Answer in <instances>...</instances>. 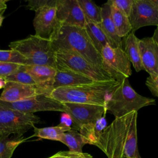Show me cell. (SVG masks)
<instances>
[{
    "instance_id": "e0dca14e",
    "label": "cell",
    "mask_w": 158,
    "mask_h": 158,
    "mask_svg": "<svg viewBox=\"0 0 158 158\" xmlns=\"http://www.w3.org/2000/svg\"><path fill=\"white\" fill-rule=\"evenodd\" d=\"M94 80L80 73L71 71L57 70L54 77L52 88L73 86L93 82Z\"/></svg>"
},
{
    "instance_id": "cb8c5ba5",
    "label": "cell",
    "mask_w": 158,
    "mask_h": 158,
    "mask_svg": "<svg viewBox=\"0 0 158 158\" xmlns=\"http://www.w3.org/2000/svg\"><path fill=\"white\" fill-rule=\"evenodd\" d=\"M33 128L34 134L33 136H36L41 139H46L58 141H59L60 138L64 133L72 129V128L63 127L60 125L40 128L34 127Z\"/></svg>"
},
{
    "instance_id": "7c38bea8",
    "label": "cell",
    "mask_w": 158,
    "mask_h": 158,
    "mask_svg": "<svg viewBox=\"0 0 158 158\" xmlns=\"http://www.w3.org/2000/svg\"><path fill=\"white\" fill-rule=\"evenodd\" d=\"M35 12L33 22L35 35L50 41L60 25L57 19L56 6H46Z\"/></svg>"
},
{
    "instance_id": "4fadbf2b",
    "label": "cell",
    "mask_w": 158,
    "mask_h": 158,
    "mask_svg": "<svg viewBox=\"0 0 158 158\" xmlns=\"http://www.w3.org/2000/svg\"><path fill=\"white\" fill-rule=\"evenodd\" d=\"M56 8L61 25L85 28L86 21L78 0H56Z\"/></svg>"
},
{
    "instance_id": "44dd1931",
    "label": "cell",
    "mask_w": 158,
    "mask_h": 158,
    "mask_svg": "<svg viewBox=\"0 0 158 158\" xmlns=\"http://www.w3.org/2000/svg\"><path fill=\"white\" fill-rule=\"evenodd\" d=\"M106 127V115H104L98 120L83 125L78 131L83 136L87 144L94 146Z\"/></svg>"
},
{
    "instance_id": "30bf717a",
    "label": "cell",
    "mask_w": 158,
    "mask_h": 158,
    "mask_svg": "<svg viewBox=\"0 0 158 158\" xmlns=\"http://www.w3.org/2000/svg\"><path fill=\"white\" fill-rule=\"evenodd\" d=\"M65 112L72 118V129L79 131L81 127L106 115V106L78 103H64Z\"/></svg>"
},
{
    "instance_id": "484cf974",
    "label": "cell",
    "mask_w": 158,
    "mask_h": 158,
    "mask_svg": "<svg viewBox=\"0 0 158 158\" xmlns=\"http://www.w3.org/2000/svg\"><path fill=\"white\" fill-rule=\"evenodd\" d=\"M86 21L96 23L101 22V8L91 0H78Z\"/></svg>"
},
{
    "instance_id": "9c48e42d",
    "label": "cell",
    "mask_w": 158,
    "mask_h": 158,
    "mask_svg": "<svg viewBox=\"0 0 158 158\" xmlns=\"http://www.w3.org/2000/svg\"><path fill=\"white\" fill-rule=\"evenodd\" d=\"M0 106L29 114L40 111L65 112V107L64 104L58 102L50 96L45 94H38L14 102H7L0 100Z\"/></svg>"
},
{
    "instance_id": "f1b7e54d",
    "label": "cell",
    "mask_w": 158,
    "mask_h": 158,
    "mask_svg": "<svg viewBox=\"0 0 158 158\" xmlns=\"http://www.w3.org/2000/svg\"><path fill=\"white\" fill-rule=\"evenodd\" d=\"M109 2L126 16L129 17L133 3V0H109Z\"/></svg>"
},
{
    "instance_id": "9a60e30c",
    "label": "cell",
    "mask_w": 158,
    "mask_h": 158,
    "mask_svg": "<svg viewBox=\"0 0 158 158\" xmlns=\"http://www.w3.org/2000/svg\"><path fill=\"white\" fill-rule=\"evenodd\" d=\"M43 94L35 85H25L9 81L0 96V100L7 102H14Z\"/></svg>"
},
{
    "instance_id": "1f68e13d",
    "label": "cell",
    "mask_w": 158,
    "mask_h": 158,
    "mask_svg": "<svg viewBox=\"0 0 158 158\" xmlns=\"http://www.w3.org/2000/svg\"><path fill=\"white\" fill-rule=\"evenodd\" d=\"M56 0H29L27 7L35 12L46 6H56Z\"/></svg>"
},
{
    "instance_id": "836d02e7",
    "label": "cell",
    "mask_w": 158,
    "mask_h": 158,
    "mask_svg": "<svg viewBox=\"0 0 158 158\" xmlns=\"http://www.w3.org/2000/svg\"><path fill=\"white\" fill-rule=\"evenodd\" d=\"M73 124V122L71 117L66 112H62L60 116V121L59 125L65 127L72 128V125Z\"/></svg>"
},
{
    "instance_id": "52a82bcc",
    "label": "cell",
    "mask_w": 158,
    "mask_h": 158,
    "mask_svg": "<svg viewBox=\"0 0 158 158\" xmlns=\"http://www.w3.org/2000/svg\"><path fill=\"white\" fill-rule=\"evenodd\" d=\"M41 122L34 114L20 112L0 106V130L9 135L22 136L23 134Z\"/></svg>"
},
{
    "instance_id": "ba28073f",
    "label": "cell",
    "mask_w": 158,
    "mask_h": 158,
    "mask_svg": "<svg viewBox=\"0 0 158 158\" xmlns=\"http://www.w3.org/2000/svg\"><path fill=\"white\" fill-rule=\"evenodd\" d=\"M103 69L117 81L128 78L131 75V63L121 47L105 46L101 52Z\"/></svg>"
},
{
    "instance_id": "7a4b0ae2",
    "label": "cell",
    "mask_w": 158,
    "mask_h": 158,
    "mask_svg": "<svg viewBox=\"0 0 158 158\" xmlns=\"http://www.w3.org/2000/svg\"><path fill=\"white\" fill-rule=\"evenodd\" d=\"M50 42L54 52L76 53L91 64L104 69L101 55L94 46L85 28L60 24Z\"/></svg>"
},
{
    "instance_id": "4316f807",
    "label": "cell",
    "mask_w": 158,
    "mask_h": 158,
    "mask_svg": "<svg viewBox=\"0 0 158 158\" xmlns=\"http://www.w3.org/2000/svg\"><path fill=\"white\" fill-rule=\"evenodd\" d=\"M0 62L17 64L19 65H28L27 59L19 52L15 50L0 49Z\"/></svg>"
},
{
    "instance_id": "6da1fadb",
    "label": "cell",
    "mask_w": 158,
    "mask_h": 158,
    "mask_svg": "<svg viewBox=\"0 0 158 158\" xmlns=\"http://www.w3.org/2000/svg\"><path fill=\"white\" fill-rule=\"evenodd\" d=\"M137 111L115 118L94 146L107 158H141L138 149Z\"/></svg>"
},
{
    "instance_id": "ab89813d",
    "label": "cell",
    "mask_w": 158,
    "mask_h": 158,
    "mask_svg": "<svg viewBox=\"0 0 158 158\" xmlns=\"http://www.w3.org/2000/svg\"><path fill=\"white\" fill-rule=\"evenodd\" d=\"M152 2L155 4V5L156 6V7H157V9H158V0H152Z\"/></svg>"
},
{
    "instance_id": "7402d4cb",
    "label": "cell",
    "mask_w": 158,
    "mask_h": 158,
    "mask_svg": "<svg viewBox=\"0 0 158 158\" xmlns=\"http://www.w3.org/2000/svg\"><path fill=\"white\" fill-rule=\"evenodd\" d=\"M107 2L110 4L111 17L118 35L122 38L126 37L132 31L129 17L112 5L109 1Z\"/></svg>"
},
{
    "instance_id": "f546056e",
    "label": "cell",
    "mask_w": 158,
    "mask_h": 158,
    "mask_svg": "<svg viewBox=\"0 0 158 158\" xmlns=\"http://www.w3.org/2000/svg\"><path fill=\"white\" fill-rule=\"evenodd\" d=\"M22 65L0 62V78L5 79L7 77L17 72Z\"/></svg>"
},
{
    "instance_id": "d6a6232c",
    "label": "cell",
    "mask_w": 158,
    "mask_h": 158,
    "mask_svg": "<svg viewBox=\"0 0 158 158\" xmlns=\"http://www.w3.org/2000/svg\"><path fill=\"white\" fill-rule=\"evenodd\" d=\"M145 84L152 95L158 98V76H149Z\"/></svg>"
},
{
    "instance_id": "d4e9b609",
    "label": "cell",
    "mask_w": 158,
    "mask_h": 158,
    "mask_svg": "<svg viewBox=\"0 0 158 158\" xmlns=\"http://www.w3.org/2000/svg\"><path fill=\"white\" fill-rule=\"evenodd\" d=\"M25 140L22 136H18L0 138V158H11L15 149Z\"/></svg>"
},
{
    "instance_id": "83f0119b",
    "label": "cell",
    "mask_w": 158,
    "mask_h": 158,
    "mask_svg": "<svg viewBox=\"0 0 158 158\" xmlns=\"http://www.w3.org/2000/svg\"><path fill=\"white\" fill-rule=\"evenodd\" d=\"M4 80L7 82L11 81L25 85H35V83L31 77L23 68V65H21L20 68L17 72L7 77Z\"/></svg>"
},
{
    "instance_id": "e575fe53",
    "label": "cell",
    "mask_w": 158,
    "mask_h": 158,
    "mask_svg": "<svg viewBox=\"0 0 158 158\" xmlns=\"http://www.w3.org/2000/svg\"><path fill=\"white\" fill-rule=\"evenodd\" d=\"M7 0H0V14H2L4 13L5 10L7 8Z\"/></svg>"
},
{
    "instance_id": "5bb4252c",
    "label": "cell",
    "mask_w": 158,
    "mask_h": 158,
    "mask_svg": "<svg viewBox=\"0 0 158 158\" xmlns=\"http://www.w3.org/2000/svg\"><path fill=\"white\" fill-rule=\"evenodd\" d=\"M24 70L31 77L35 83V86L43 94L50 96L52 91V85L56 69L48 65H23Z\"/></svg>"
},
{
    "instance_id": "3957f363",
    "label": "cell",
    "mask_w": 158,
    "mask_h": 158,
    "mask_svg": "<svg viewBox=\"0 0 158 158\" xmlns=\"http://www.w3.org/2000/svg\"><path fill=\"white\" fill-rule=\"evenodd\" d=\"M119 81H94L73 86L60 87L52 89L50 96L62 104L78 103L106 107V102Z\"/></svg>"
},
{
    "instance_id": "4dcf8cb0",
    "label": "cell",
    "mask_w": 158,
    "mask_h": 158,
    "mask_svg": "<svg viewBox=\"0 0 158 158\" xmlns=\"http://www.w3.org/2000/svg\"><path fill=\"white\" fill-rule=\"evenodd\" d=\"M48 158H93V156L86 152L63 151H59Z\"/></svg>"
},
{
    "instance_id": "277c9868",
    "label": "cell",
    "mask_w": 158,
    "mask_h": 158,
    "mask_svg": "<svg viewBox=\"0 0 158 158\" xmlns=\"http://www.w3.org/2000/svg\"><path fill=\"white\" fill-rule=\"evenodd\" d=\"M156 104V100L138 94L130 85L128 78L119 81L110 93L107 102V111L115 118L127 115L132 111Z\"/></svg>"
},
{
    "instance_id": "8fae6325",
    "label": "cell",
    "mask_w": 158,
    "mask_h": 158,
    "mask_svg": "<svg viewBox=\"0 0 158 158\" xmlns=\"http://www.w3.org/2000/svg\"><path fill=\"white\" fill-rule=\"evenodd\" d=\"M129 20L133 33L143 27L158 26V9L152 0H133Z\"/></svg>"
},
{
    "instance_id": "d6986e66",
    "label": "cell",
    "mask_w": 158,
    "mask_h": 158,
    "mask_svg": "<svg viewBox=\"0 0 158 158\" xmlns=\"http://www.w3.org/2000/svg\"><path fill=\"white\" fill-rule=\"evenodd\" d=\"M101 8V22L100 25L101 28L117 47L122 48V38L118 35L116 31V29L111 17L110 7L109 3L106 2L102 4Z\"/></svg>"
},
{
    "instance_id": "8992f818",
    "label": "cell",
    "mask_w": 158,
    "mask_h": 158,
    "mask_svg": "<svg viewBox=\"0 0 158 158\" xmlns=\"http://www.w3.org/2000/svg\"><path fill=\"white\" fill-rule=\"evenodd\" d=\"M55 62L57 70L73 72L98 81L113 80L105 70L91 64L74 52H56Z\"/></svg>"
},
{
    "instance_id": "8d00e7d4",
    "label": "cell",
    "mask_w": 158,
    "mask_h": 158,
    "mask_svg": "<svg viewBox=\"0 0 158 158\" xmlns=\"http://www.w3.org/2000/svg\"><path fill=\"white\" fill-rule=\"evenodd\" d=\"M6 83L7 81L6 80H4V79L0 78V89H4V88L6 85Z\"/></svg>"
},
{
    "instance_id": "5b68a950",
    "label": "cell",
    "mask_w": 158,
    "mask_h": 158,
    "mask_svg": "<svg viewBox=\"0 0 158 158\" xmlns=\"http://www.w3.org/2000/svg\"><path fill=\"white\" fill-rule=\"evenodd\" d=\"M9 47L21 54L27 59L28 65H48L56 69L55 52L49 40L31 35L10 43Z\"/></svg>"
},
{
    "instance_id": "74e56055",
    "label": "cell",
    "mask_w": 158,
    "mask_h": 158,
    "mask_svg": "<svg viewBox=\"0 0 158 158\" xmlns=\"http://www.w3.org/2000/svg\"><path fill=\"white\" fill-rule=\"evenodd\" d=\"M10 136L9 135H7V133H6L5 132H4L3 131H2L1 130H0V138L2 137V136Z\"/></svg>"
},
{
    "instance_id": "ffe728a7",
    "label": "cell",
    "mask_w": 158,
    "mask_h": 158,
    "mask_svg": "<svg viewBox=\"0 0 158 158\" xmlns=\"http://www.w3.org/2000/svg\"><path fill=\"white\" fill-rule=\"evenodd\" d=\"M139 41L135 33H130L125 40V52L130 63L133 65L136 72L143 70Z\"/></svg>"
},
{
    "instance_id": "f35d334b",
    "label": "cell",
    "mask_w": 158,
    "mask_h": 158,
    "mask_svg": "<svg viewBox=\"0 0 158 158\" xmlns=\"http://www.w3.org/2000/svg\"><path fill=\"white\" fill-rule=\"evenodd\" d=\"M4 19V17L2 14H0V27L2 25V22H3Z\"/></svg>"
},
{
    "instance_id": "ac0fdd59",
    "label": "cell",
    "mask_w": 158,
    "mask_h": 158,
    "mask_svg": "<svg viewBox=\"0 0 158 158\" xmlns=\"http://www.w3.org/2000/svg\"><path fill=\"white\" fill-rule=\"evenodd\" d=\"M85 29L94 46L100 54L102 48L106 45H110L113 48L117 47L104 32L100 23L86 21Z\"/></svg>"
},
{
    "instance_id": "d590c367",
    "label": "cell",
    "mask_w": 158,
    "mask_h": 158,
    "mask_svg": "<svg viewBox=\"0 0 158 158\" xmlns=\"http://www.w3.org/2000/svg\"><path fill=\"white\" fill-rule=\"evenodd\" d=\"M152 38L153 40V41L155 42V43L157 44V46H158V26H157L154 34L152 36Z\"/></svg>"
},
{
    "instance_id": "2e32d148",
    "label": "cell",
    "mask_w": 158,
    "mask_h": 158,
    "mask_svg": "<svg viewBox=\"0 0 158 158\" xmlns=\"http://www.w3.org/2000/svg\"><path fill=\"white\" fill-rule=\"evenodd\" d=\"M139 45L143 70L149 76H158V46L152 37L139 39Z\"/></svg>"
},
{
    "instance_id": "603a6c76",
    "label": "cell",
    "mask_w": 158,
    "mask_h": 158,
    "mask_svg": "<svg viewBox=\"0 0 158 158\" xmlns=\"http://www.w3.org/2000/svg\"><path fill=\"white\" fill-rule=\"evenodd\" d=\"M59 141L65 144L69 148V151L78 152H82L83 147L87 144L81 133L73 129L64 133L61 135Z\"/></svg>"
}]
</instances>
